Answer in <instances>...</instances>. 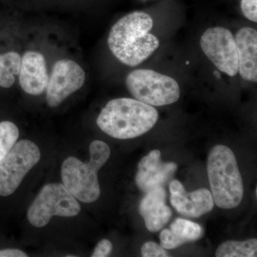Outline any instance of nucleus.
<instances>
[{
  "label": "nucleus",
  "mask_w": 257,
  "mask_h": 257,
  "mask_svg": "<svg viewBox=\"0 0 257 257\" xmlns=\"http://www.w3.org/2000/svg\"><path fill=\"white\" fill-rule=\"evenodd\" d=\"M153 20L144 12L125 15L111 28L108 45L111 53L121 63L135 67L146 60L160 46V42L150 33Z\"/></svg>",
  "instance_id": "f257e3e1"
},
{
  "label": "nucleus",
  "mask_w": 257,
  "mask_h": 257,
  "mask_svg": "<svg viewBox=\"0 0 257 257\" xmlns=\"http://www.w3.org/2000/svg\"><path fill=\"white\" fill-rule=\"evenodd\" d=\"M153 106L138 99L119 98L109 101L96 119L104 133L118 140L141 136L153 128L158 120Z\"/></svg>",
  "instance_id": "f03ea898"
},
{
  "label": "nucleus",
  "mask_w": 257,
  "mask_h": 257,
  "mask_svg": "<svg viewBox=\"0 0 257 257\" xmlns=\"http://www.w3.org/2000/svg\"><path fill=\"white\" fill-rule=\"evenodd\" d=\"M90 160L84 163L74 157L64 161L61 170L62 182L76 199L84 203L95 202L100 196L97 172L110 157V148L95 140L89 146Z\"/></svg>",
  "instance_id": "7ed1b4c3"
},
{
  "label": "nucleus",
  "mask_w": 257,
  "mask_h": 257,
  "mask_svg": "<svg viewBox=\"0 0 257 257\" xmlns=\"http://www.w3.org/2000/svg\"><path fill=\"white\" fill-rule=\"evenodd\" d=\"M207 173L214 204L221 209L237 207L243 199V185L234 152L224 145L213 147Z\"/></svg>",
  "instance_id": "20e7f679"
},
{
  "label": "nucleus",
  "mask_w": 257,
  "mask_h": 257,
  "mask_svg": "<svg viewBox=\"0 0 257 257\" xmlns=\"http://www.w3.org/2000/svg\"><path fill=\"white\" fill-rule=\"evenodd\" d=\"M126 84L135 99L149 105H169L180 96V88L175 79L152 69L133 71L126 77Z\"/></svg>",
  "instance_id": "39448f33"
},
{
  "label": "nucleus",
  "mask_w": 257,
  "mask_h": 257,
  "mask_svg": "<svg viewBox=\"0 0 257 257\" xmlns=\"http://www.w3.org/2000/svg\"><path fill=\"white\" fill-rule=\"evenodd\" d=\"M81 210L77 199L63 184L44 186L28 211V220L35 227L46 226L55 216L72 217Z\"/></svg>",
  "instance_id": "423d86ee"
},
{
  "label": "nucleus",
  "mask_w": 257,
  "mask_h": 257,
  "mask_svg": "<svg viewBox=\"0 0 257 257\" xmlns=\"http://www.w3.org/2000/svg\"><path fill=\"white\" fill-rule=\"evenodd\" d=\"M40 158L41 152L35 143L28 140L15 143L0 161V196L13 194Z\"/></svg>",
  "instance_id": "0eeeda50"
},
{
  "label": "nucleus",
  "mask_w": 257,
  "mask_h": 257,
  "mask_svg": "<svg viewBox=\"0 0 257 257\" xmlns=\"http://www.w3.org/2000/svg\"><path fill=\"white\" fill-rule=\"evenodd\" d=\"M204 53L221 72L234 77L239 72L237 49L234 36L227 29L209 28L200 40Z\"/></svg>",
  "instance_id": "6e6552de"
},
{
  "label": "nucleus",
  "mask_w": 257,
  "mask_h": 257,
  "mask_svg": "<svg viewBox=\"0 0 257 257\" xmlns=\"http://www.w3.org/2000/svg\"><path fill=\"white\" fill-rule=\"evenodd\" d=\"M85 77L84 71L74 61H57L46 88L47 104L50 107L60 105L69 95L82 87Z\"/></svg>",
  "instance_id": "1a4fd4ad"
},
{
  "label": "nucleus",
  "mask_w": 257,
  "mask_h": 257,
  "mask_svg": "<svg viewBox=\"0 0 257 257\" xmlns=\"http://www.w3.org/2000/svg\"><path fill=\"white\" fill-rule=\"evenodd\" d=\"M177 166L174 162H164L160 150H153L143 157L138 165L135 182L145 192L163 187L175 175Z\"/></svg>",
  "instance_id": "9d476101"
},
{
  "label": "nucleus",
  "mask_w": 257,
  "mask_h": 257,
  "mask_svg": "<svg viewBox=\"0 0 257 257\" xmlns=\"http://www.w3.org/2000/svg\"><path fill=\"white\" fill-rule=\"evenodd\" d=\"M170 202L177 212L187 217L199 218L214 208L211 192L202 188L188 193L179 181L170 183Z\"/></svg>",
  "instance_id": "9b49d317"
},
{
  "label": "nucleus",
  "mask_w": 257,
  "mask_h": 257,
  "mask_svg": "<svg viewBox=\"0 0 257 257\" xmlns=\"http://www.w3.org/2000/svg\"><path fill=\"white\" fill-rule=\"evenodd\" d=\"M19 80L25 92L31 95H40L48 84L46 61L40 52L29 51L21 58Z\"/></svg>",
  "instance_id": "f8f14e48"
},
{
  "label": "nucleus",
  "mask_w": 257,
  "mask_h": 257,
  "mask_svg": "<svg viewBox=\"0 0 257 257\" xmlns=\"http://www.w3.org/2000/svg\"><path fill=\"white\" fill-rule=\"evenodd\" d=\"M166 197L165 189L159 187L147 192L140 202L139 211L147 229L152 232L160 231L172 217V210L166 204Z\"/></svg>",
  "instance_id": "ddd939ff"
},
{
  "label": "nucleus",
  "mask_w": 257,
  "mask_h": 257,
  "mask_svg": "<svg viewBox=\"0 0 257 257\" xmlns=\"http://www.w3.org/2000/svg\"><path fill=\"white\" fill-rule=\"evenodd\" d=\"M241 78L257 82V32L251 28L240 29L234 37Z\"/></svg>",
  "instance_id": "4468645a"
},
{
  "label": "nucleus",
  "mask_w": 257,
  "mask_h": 257,
  "mask_svg": "<svg viewBox=\"0 0 257 257\" xmlns=\"http://www.w3.org/2000/svg\"><path fill=\"white\" fill-rule=\"evenodd\" d=\"M204 231L200 225L187 219L177 218L171 224L170 229L162 230L160 239L161 246L165 249H173L184 243L197 241Z\"/></svg>",
  "instance_id": "2eb2a0df"
},
{
  "label": "nucleus",
  "mask_w": 257,
  "mask_h": 257,
  "mask_svg": "<svg viewBox=\"0 0 257 257\" xmlns=\"http://www.w3.org/2000/svg\"><path fill=\"white\" fill-rule=\"evenodd\" d=\"M257 239H250L243 241H227L221 243L216 249V257L256 256Z\"/></svg>",
  "instance_id": "dca6fc26"
},
{
  "label": "nucleus",
  "mask_w": 257,
  "mask_h": 257,
  "mask_svg": "<svg viewBox=\"0 0 257 257\" xmlns=\"http://www.w3.org/2000/svg\"><path fill=\"white\" fill-rule=\"evenodd\" d=\"M21 57L15 52L0 55V87L10 88L14 84L15 76L20 73Z\"/></svg>",
  "instance_id": "f3484780"
},
{
  "label": "nucleus",
  "mask_w": 257,
  "mask_h": 257,
  "mask_svg": "<svg viewBox=\"0 0 257 257\" xmlns=\"http://www.w3.org/2000/svg\"><path fill=\"white\" fill-rule=\"evenodd\" d=\"M20 135L18 126L10 121L0 122V161L11 150Z\"/></svg>",
  "instance_id": "a211bd4d"
},
{
  "label": "nucleus",
  "mask_w": 257,
  "mask_h": 257,
  "mask_svg": "<svg viewBox=\"0 0 257 257\" xmlns=\"http://www.w3.org/2000/svg\"><path fill=\"white\" fill-rule=\"evenodd\" d=\"M142 256L143 257L170 256L165 248L158 243L153 241H148L144 243L141 248Z\"/></svg>",
  "instance_id": "6ab92c4d"
},
{
  "label": "nucleus",
  "mask_w": 257,
  "mask_h": 257,
  "mask_svg": "<svg viewBox=\"0 0 257 257\" xmlns=\"http://www.w3.org/2000/svg\"><path fill=\"white\" fill-rule=\"evenodd\" d=\"M241 9L245 18L256 23L257 22V0H241Z\"/></svg>",
  "instance_id": "aec40b11"
},
{
  "label": "nucleus",
  "mask_w": 257,
  "mask_h": 257,
  "mask_svg": "<svg viewBox=\"0 0 257 257\" xmlns=\"http://www.w3.org/2000/svg\"><path fill=\"white\" fill-rule=\"evenodd\" d=\"M112 243L108 239H102L97 243L92 257H106L109 256L112 251Z\"/></svg>",
  "instance_id": "412c9836"
},
{
  "label": "nucleus",
  "mask_w": 257,
  "mask_h": 257,
  "mask_svg": "<svg viewBox=\"0 0 257 257\" xmlns=\"http://www.w3.org/2000/svg\"><path fill=\"white\" fill-rule=\"evenodd\" d=\"M28 255L18 248H6L0 250V257H27Z\"/></svg>",
  "instance_id": "4be33fe9"
},
{
  "label": "nucleus",
  "mask_w": 257,
  "mask_h": 257,
  "mask_svg": "<svg viewBox=\"0 0 257 257\" xmlns=\"http://www.w3.org/2000/svg\"><path fill=\"white\" fill-rule=\"evenodd\" d=\"M214 74H215L216 77H217V78H220V74H219V72H217V71H215V72H214Z\"/></svg>",
  "instance_id": "5701e85b"
},
{
  "label": "nucleus",
  "mask_w": 257,
  "mask_h": 257,
  "mask_svg": "<svg viewBox=\"0 0 257 257\" xmlns=\"http://www.w3.org/2000/svg\"><path fill=\"white\" fill-rule=\"evenodd\" d=\"M189 64V61H187V64Z\"/></svg>",
  "instance_id": "b1692460"
}]
</instances>
